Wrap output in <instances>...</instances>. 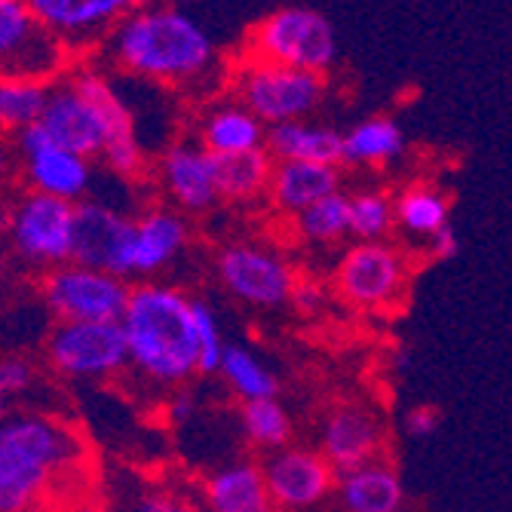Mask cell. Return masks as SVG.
Wrapping results in <instances>:
<instances>
[{"mask_svg":"<svg viewBox=\"0 0 512 512\" xmlns=\"http://www.w3.org/2000/svg\"><path fill=\"white\" fill-rule=\"evenodd\" d=\"M408 258L393 243H353L335 264V292L356 310L381 313L408 292Z\"/></svg>","mask_w":512,"mask_h":512,"instance_id":"9c48e42d","label":"cell"},{"mask_svg":"<svg viewBox=\"0 0 512 512\" xmlns=\"http://www.w3.org/2000/svg\"><path fill=\"white\" fill-rule=\"evenodd\" d=\"M218 283L230 298L255 310H276L292 304L298 273L295 267L267 246L227 243L215 255Z\"/></svg>","mask_w":512,"mask_h":512,"instance_id":"30bf717a","label":"cell"},{"mask_svg":"<svg viewBox=\"0 0 512 512\" xmlns=\"http://www.w3.org/2000/svg\"><path fill=\"white\" fill-rule=\"evenodd\" d=\"M135 7H157V4H166V0H132Z\"/></svg>","mask_w":512,"mask_h":512,"instance_id":"60d3db41","label":"cell"},{"mask_svg":"<svg viewBox=\"0 0 512 512\" xmlns=\"http://www.w3.org/2000/svg\"><path fill=\"white\" fill-rule=\"evenodd\" d=\"M43 359L68 381H111L129 368L120 322H56L43 341Z\"/></svg>","mask_w":512,"mask_h":512,"instance_id":"52a82bcc","label":"cell"},{"mask_svg":"<svg viewBox=\"0 0 512 512\" xmlns=\"http://www.w3.org/2000/svg\"><path fill=\"white\" fill-rule=\"evenodd\" d=\"M114 512H203L200 497H191L178 488L138 482L120 491Z\"/></svg>","mask_w":512,"mask_h":512,"instance_id":"836d02e7","label":"cell"},{"mask_svg":"<svg viewBox=\"0 0 512 512\" xmlns=\"http://www.w3.org/2000/svg\"><path fill=\"white\" fill-rule=\"evenodd\" d=\"M279 512H307L338 494V470L319 448L289 445L261 460Z\"/></svg>","mask_w":512,"mask_h":512,"instance_id":"4fadbf2b","label":"cell"},{"mask_svg":"<svg viewBox=\"0 0 512 512\" xmlns=\"http://www.w3.org/2000/svg\"><path fill=\"white\" fill-rule=\"evenodd\" d=\"M387 430L378 411L362 402H341L325 411L319 424V451L341 473L384 457Z\"/></svg>","mask_w":512,"mask_h":512,"instance_id":"9a60e30c","label":"cell"},{"mask_svg":"<svg viewBox=\"0 0 512 512\" xmlns=\"http://www.w3.org/2000/svg\"><path fill=\"white\" fill-rule=\"evenodd\" d=\"M292 221H295V234L307 246H322V249L338 246L341 240L353 237L350 234V194L338 191L332 197H325Z\"/></svg>","mask_w":512,"mask_h":512,"instance_id":"1f68e13d","label":"cell"},{"mask_svg":"<svg viewBox=\"0 0 512 512\" xmlns=\"http://www.w3.org/2000/svg\"><path fill=\"white\" fill-rule=\"evenodd\" d=\"M341 191V169L325 163H276L267 200L279 215L298 218L319 200Z\"/></svg>","mask_w":512,"mask_h":512,"instance_id":"7402d4cb","label":"cell"},{"mask_svg":"<svg viewBox=\"0 0 512 512\" xmlns=\"http://www.w3.org/2000/svg\"><path fill=\"white\" fill-rule=\"evenodd\" d=\"M157 178L163 194L184 215H203L221 203L212 154L197 138L194 142H175L172 148H166L157 166Z\"/></svg>","mask_w":512,"mask_h":512,"instance_id":"ac0fdd59","label":"cell"},{"mask_svg":"<svg viewBox=\"0 0 512 512\" xmlns=\"http://www.w3.org/2000/svg\"><path fill=\"white\" fill-rule=\"evenodd\" d=\"M427 252H430V258H436V261H448V258H454L457 252H460V240H457V234H454V227L448 224L445 230H439V234L427 243Z\"/></svg>","mask_w":512,"mask_h":512,"instance_id":"ab89813d","label":"cell"},{"mask_svg":"<svg viewBox=\"0 0 512 512\" xmlns=\"http://www.w3.org/2000/svg\"><path fill=\"white\" fill-rule=\"evenodd\" d=\"M77 203L25 191L7 212V237L19 264L50 273L74 261Z\"/></svg>","mask_w":512,"mask_h":512,"instance_id":"5b68a950","label":"cell"},{"mask_svg":"<svg viewBox=\"0 0 512 512\" xmlns=\"http://www.w3.org/2000/svg\"><path fill=\"white\" fill-rule=\"evenodd\" d=\"M442 427V411L436 405H414L405 414V433L414 439H430Z\"/></svg>","mask_w":512,"mask_h":512,"instance_id":"8d00e7d4","label":"cell"},{"mask_svg":"<svg viewBox=\"0 0 512 512\" xmlns=\"http://www.w3.org/2000/svg\"><path fill=\"white\" fill-rule=\"evenodd\" d=\"M197 142L209 154H246L267 148V126L237 99L215 102L197 120Z\"/></svg>","mask_w":512,"mask_h":512,"instance_id":"603a6c76","label":"cell"},{"mask_svg":"<svg viewBox=\"0 0 512 512\" xmlns=\"http://www.w3.org/2000/svg\"><path fill=\"white\" fill-rule=\"evenodd\" d=\"M240 430L246 442L267 454H276L292 445L295 439V421L289 408L279 399H261V402H246L240 408Z\"/></svg>","mask_w":512,"mask_h":512,"instance_id":"f546056e","label":"cell"},{"mask_svg":"<svg viewBox=\"0 0 512 512\" xmlns=\"http://www.w3.org/2000/svg\"><path fill=\"white\" fill-rule=\"evenodd\" d=\"M111 59L142 80L191 89L212 80L218 46L206 28L175 7H135L108 37Z\"/></svg>","mask_w":512,"mask_h":512,"instance_id":"7a4b0ae2","label":"cell"},{"mask_svg":"<svg viewBox=\"0 0 512 512\" xmlns=\"http://www.w3.org/2000/svg\"><path fill=\"white\" fill-rule=\"evenodd\" d=\"M197 408H200V396L191 387H178V390H172L166 396V417H169V424H175V427L194 421Z\"/></svg>","mask_w":512,"mask_h":512,"instance_id":"74e56055","label":"cell"},{"mask_svg":"<svg viewBox=\"0 0 512 512\" xmlns=\"http://www.w3.org/2000/svg\"><path fill=\"white\" fill-rule=\"evenodd\" d=\"M25 4L68 53L108 43L114 28L135 10L132 0H25Z\"/></svg>","mask_w":512,"mask_h":512,"instance_id":"2e32d148","label":"cell"},{"mask_svg":"<svg viewBox=\"0 0 512 512\" xmlns=\"http://www.w3.org/2000/svg\"><path fill=\"white\" fill-rule=\"evenodd\" d=\"M203 512H279L258 460H230L200 482Z\"/></svg>","mask_w":512,"mask_h":512,"instance_id":"44dd1931","label":"cell"},{"mask_svg":"<svg viewBox=\"0 0 512 512\" xmlns=\"http://www.w3.org/2000/svg\"><path fill=\"white\" fill-rule=\"evenodd\" d=\"M246 56L325 77L338 59V40L332 22L322 13L286 7L270 13L249 31Z\"/></svg>","mask_w":512,"mask_h":512,"instance_id":"277c9868","label":"cell"},{"mask_svg":"<svg viewBox=\"0 0 512 512\" xmlns=\"http://www.w3.org/2000/svg\"><path fill=\"white\" fill-rule=\"evenodd\" d=\"M56 142L86 160L102 157L108 148V126L102 114L89 105L86 96H80V89L71 83V77L56 80L50 105L40 120Z\"/></svg>","mask_w":512,"mask_h":512,"instance_id":"ffe728a7","label":"cell"},{"mask_svg":"<svg viewBox=\"0 0 512 512\" xmlns=\"http://www.w3.org/2000/svg\"><path fill=\"white\" fill-rule=\"evenodd\" d=\"M338 503L344 512H402L405 485L387 457L338 476Z\"/></svg>","mask_w":512,"mask_h":512,"instance_id":"cb8c5ba5","label":"cell"},{"mask_svg":"<svg viewBox=\"0 0 512 512\" xmlns=\"http://www.w3.org/2000/svg\"><path fill=\"white\" fill-rule=\"evenodd\" d=\"M191 243V224L184 212L172 206H151L138 212L132 221V237L126 246V261H123V279H154L163 273L175 258L188 249Z\"/></svg>","mask_w":512,"mask_h":512,"instance_id":"e0dca14e","label":"cell"},{"mask_svg":"<svg viewBox=\"0 0 512 512\" xmlns=\"http://www.w3.org/2000/svg\"><path fill=\"white\" fill-rule=\"evenodd\" d=\"M448 224H451V200L439 184L414 181L396 194V227L405 237L430 243Z\"/></svg>","mask_w":512,"mask_h":512,"instance_id":"4316f807","label":"cell"},{"mask_svg":"<svg viewBox=\"0 0 512 512\" xmlns=\"http://www.w3.org/2000/svg\"><path fill=\"white\" fill-rule=\"evenodd\" d=\"M53 80L4 77L0 83V123L7 132H19L31 123H40L53 96Z\"/></svg>","mask_w":512,"mask_h":512,"instance_id":"4dcf8cb0","label":"cell"},{"mask_svg":"<svg viewBox=\"0 0 512 512\" xmlns=\"http://www.w3.org/2000/svg\"><path fill=\"white\" fill-rule=\"evenodd\" d=\"M267 151L276 163H325L344 166V132L332 126H313L304 120L267 129Z\"/></svg>","mask_w":512,"mask_h":512,"instance_id":"d4e9b609","label":"cell"},{"mask_svg":"<svg viewBox=\"0 0 512 512\" xmlns=\"http://www.w3.org/2000/svg\"><path fill=\"white\" fill-rule=\"evenodd\" d=\"M396 227V197L378 188L350 194V234L356 243H387Z\"/></svg>","mask_w":512,"mask_h":512,"instance_id":"d6a6232c","label":"cell"},{"mask_svg":"<svg viewBox=\"0 0 512 512\" xmlns=\"http://www.w3.org/2000/svg\"><path fill=\"white\" fill-rule=\"evenodd\" d=\"M325 298H329V292H325L322 283H313V279H298L295 286V295H292V307L304 316H316L325 304Z\"/></svg>","mask_w":512,"mask_h":512,"instance_id":"f35d334b","label":"cell"},{"mask_svg":"<svg viewBox=\"0 0 512 512\" xmlns=\"http://www.w3.org/2000/svg\"><path fill=\"white\" fill-rule=\"evenodd\" d=\"M13 145L22 157V178L28 191L59 197L68 203H83L92 188V163L46 132L43 123H31L13 132Z\"/></svg>","mask_w":512,"mask_h":512,"instance_id":"8fae6325","label":"cell"},{"mask_svg":"<svg viewBox=\"0 0 512 512\" xmlns=\"http://www.w3.org/2000/svg\"><path fill=\"white\" fill-rule=\"evenodd\" d=\"M405 154V135L390 117H368L344 132V166H390Z\"/></svg>","mask_w":512,"mask_h":512,"instance_id":"83f0119b","label":"cell"},{"mask_svg":"<svg viewBox=\"0 0 512 512\" xmlns=\"http://www.w3.org/2000/svg\"><path fill=\"white\" fill-rule=\"evenodd\" d=\"M71 83L80 89V96L89 99V105L96 108L108 126V148L102 154L105 166L117 175V178H142L148 172V157L145 148L135 135V117L129 111V105L120 99V92L111 86V80L92 68H80L71 74Z\"/></svg>","mask_w":512,"mask_h":512,"instance_id":"5bb4252c","label":"cell"},{"mask_svg":"<svg viewBox=\"0 0 512 512\" xmlns=\"http://www.w3.org/2000/svg\"><path fill=\"white\" fill-rule=\"evenodd\" d=\"M325 96V77L243 56L234 71V99L246 105L267 129L304 120Z\"/></svg>","mask_w":512,"mask_h":512,"instance_id":"8992f818","label":"cell"},{"mask_svg":"<svg viewBox=\"0 0 512 512\" xmlns=\"http://www.w3.org/2000/svg\"><path fill=\"white\" fill-rule=\"evenodd\" d=\"M37 381V368L28 356L13 353L0 362V396L4 399H19L25 396Z\"/></svg>","mask_w":512,"mask_h":512,"instance_id":"d590c367","label":"cell"},{"mask_svg":"<svg viewBox=\"0 0 512 512\" xmlns=\"http://www.w3.org/2000/svg\"><path fill=\"white\" fill-rule=\"evenodd\" d=\"M0 62L4 77L53 80L65 68L68 50L37 22L25 0H0Z\"/></svg>","mask_w":512,"mask_h":512,"instance_id":"7c38bea8","label":"cell"},{"mask_svg":"<svg viewBox=\"0 0 512 512\" xmlns=\"http://www.w3.org/2000/svg\"><path fill=\"white\" fill-rule=\"evenodd\" d=\"M80 457V439L56 417L16 411L0 427V512H31Z\"/></svg>","mask_w":512,"mask_h":512,"instance_id":"3957f363","label":"cell"},{"mask_svg":"<svg viewBox=\"0 0 512 512\" xmlns=\"http://www.w3.org/2000/svg\"><path fill=\"white\" fill-rule=\"evenodd\" d=\"M215 163V181L221 203L246 206L270 191V178L276 169V160L267 148L246 151V154H212Z\"/></svg>","mask_w":512,"mask_h":512,"instance_id":"484cf974","label":"cell"},{"mask_svg":"<svg viewBox=\"0 0 512 512\" xmlns=\"http://www.w3.org/2000/svg\"><path fill=\"white\" fill-rule=\"evenodd\" d=\"M120 325L129 347V371L151 387L172 393L200 375L194 298L178 286L157 279L135 283Z\"/></svg>","mask_w":512,"mask_h":512,"instance_id":"6da1fadb","label":"cell"},{"mask_svg":"<svg viewBox=\"0 0 512 512\" xmlns=\"http://www.w3.org/2000/svg\"><path fill=\"white\" fill-rule=\"evenodd\" d=\"M132 221L111 203L83 200L77 203V230H74V264L108 270L123 279L126 246L132 237Z\"/></svg>","mask_w":512,"mask_h":512,"instance_id":"d6986e66","label":"cell"},{"mask_svg":"<svg viewBox=\"0 0 512 512\" xmlns=\"http://www.w3.org/2000/svg\"><path fill=\"white\" fill-rule=\"evenodd\" d=\"M218 375L243 405L279 396V378L273 375V368L243 344H227Z\"/></svg>","mask_w":512,"mask_h":512,"instance_id":"f1b7e54d","label":"cell"},{"mask_svg":"<svg viewBox=\"0 0 512 512\" xmlns=\"http://www.w3.org/2000/svg\"><path fill=\"white\" fill-rule=\"evenodd\" d=\"M37 289L56 322H120L132 295L126 279L74 261L43 273Z\"/></svg>","mask_w":512,"mask_h":512,"instance_id":"ba28073f","label":"cell"},{"mask_svg":"<svg viewBox=\"0 0 512 512\" xmlns=\"http://www.w3.org/2000/svg\"><path fill=\"white\" fill-rule=\"evenodd\" d=\"M194 322H197V338H200V375H218L224 353H227L221 319L206 301L194 298Z\"/></svg>","mask_w":512,"mask_h":512,"instance_id":"e575fe53","label":"cell"}]
</instances>
